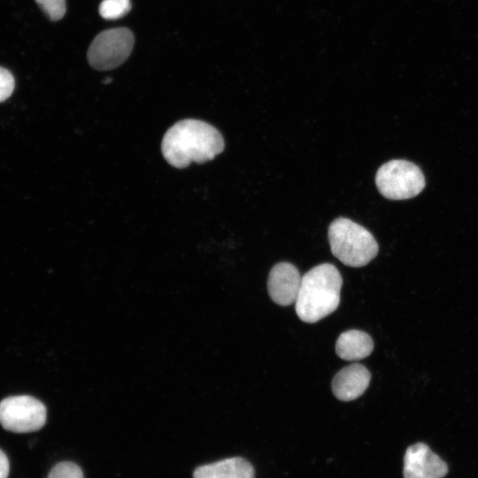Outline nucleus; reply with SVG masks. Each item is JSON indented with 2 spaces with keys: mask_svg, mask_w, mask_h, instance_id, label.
I'll list each match as a JSON object with an SVG mask.
<instances>
[{
  "mask_svg": "<svg viewBox=\"0 0 478 478\" xmlns=\"http://www.w3.org/2000/svg\"><path fill=\"white\" fill-rule=\"evenodd\" d=\"M224 150L221 134L212 125L198 120H183L165 134L161 150L165 159L176 168L192 162L203 164L213 159Z\"/></svg>",
  "mask_w": 478,
  "mask_h": 478,
  "instance_id": "f257e3e1",
  "label": "nucleus"
},
{
  "mask_svg": "<svg viewBox=\"0 0 478 478\" xmlns=\"http://www.w3.org/2000/svg\"><path fill=\"white\" fill-rule=\"evenodd\" d=\"M342 284V276L332 264H320L305 273L295 303L299 319L314 323L336 310Z\"/></svg>",
  "mask_w": 478,
  "mask_h": 478,
  "instance_id": "f03ea898",
  "label": "nucleus"
},
{
  "mask_svg": "<svg viewBox=\"0 0 478 478\" xmlns=\"http://www.w3.org/2000/svg\"><path fill=\"white\" fill-rule=\"evenodd\" d=\"M328 240L333 255L351 267L367 265L378 253L374 235L346 218H337L330 224Z\"/></svg>",
  "mask_w": 478,
  "mask_h": 478,
  "instance_id": "7ed1b4c3",
  "label": "nucleus"
},
{
  "mask_svg": "<svg viewBox=\"0 0 478 478\" xmlns=\"http://www.w3.org/2000/svg\"><path fill=\"white\" fill-rule=\"evenodd\" d=\"M375 183L388 199L404 200L419 195L425 187L424 175L418 166L403 159H393L377 171Z\"/></svg>",
  "mask_w": 478,
  "mask_h": 478,
  "instance_id": "20e7f679",
  "label": "nucleus"
},
{
  "mask_svg": "<svg viewBox=\"0 0 478 478\" xmlns=\"http://www.w3.org/2000/svg\"><path fill=\"white\" fill-rule=\"evenodd\" d=\"M135 42L133 33L126 27L99 33L89 47V64L96 70H110L120 66L129 57Z\"/></svg>",
  "mask_w": 478,
  "mask_h": 478,
  "instance_id": "39448f33",
  "label": "nucleus"
},
{
  "mask_svg": "<svg viewBox=\"0 0 478 478\" xmlns=\"http://www.w3.org/2000/svg\"><path fill=\"white\" fill-rule=\"evenodd\" d=\"M46 408L38 399L26 395L12 396L0 402V424L7 431L29 433L46 422Z\"/></svg>",
  "mask_w": 478,
  "mask_h": 478,
  "instance_id": "423d86ee",
  "label": "nucleus"
},
{
  "mask_svg": "<svg viewBox=\"0 0 478 478\" xmlns=\"http://www.w3.org/2000/svg\"><path fill=\"white\" fill-rule=\"evenodd\" d=\"M447 464L430 448L417 443L407 448L404 457V478H443Z\"/></svg>",
  "mask_w": 478,
  "mask_h": 478,
  "instance_id": "0eeeda50",
  "label": "nucleus"
},
{
  "mask_svg": "<svg viewBox=\"0 0 478 478\" xmlns=\"http://www.w3.org/2000/svg\"><path fill=\"white\" fill-rule=\"evenodd\" d=\"M297 267L288 262L276 264L270 271L267 289L270 298L277 305L286 306L296 303L301 285Z\"/></svg>",
  "mask_w": 478,
  "mask_h": 478,
  "instance_id": "6e6552de",
  "label": "nucleus"
},
{
  "mask_svg": "<svg viewBox=\"0 0 478 478\" xmlns=\"http://www.w3.org/2000/svg\"><path fill=\"white\" fill-rule=\"evenodd\" d=\"M370 372L361 364L354 363L341 369L333 378L332 391L342 401H351L367 389Z\"/></svg>",
  "mask_w": 478,
  "mask_h": 478,
  "instance_id": "1a4fd4ad",
  "label": "nucleus"
},
{
  "mask_svg": "<svg viewBox=\"0 0 478 478\" xmlns=\"http://www.w3.org/2000/svg\"><path fill=\"white\" fill-rule=\"evenodd\" d=\"M194 478H255L252 465L245 459L234 457L198 466Z\"/></svg>",
  "mask_w": 478,
  "mask_h": 478,
  "instance_id": "9d476101",
  "label": "nucleus"
},
{
  "mask_svg": "<svg viewBox=\"0 0 478 478\" xmlns=\"http://www.w3.org/2000/svg\"><path fill=\"white\" fill-rule=\"evenodd\" d=\"M373 350L374 342L371 336L356 329L342 333L335 343L338 357L348 361L362 359L369 356Z\"/></svg>",
  "mask_w": 478,
  "mask_h": 478,
  "instance_id": "9b49d317",
  "label": "nucleus"
},
{
  "mask_svg": "<svg viewBox=\"0 0 478 478\" xmlns=\"http://www.w3.org/2000/svg\"><path fill=\"white\" fill-rule=\"evenodd\" d=\"M130 9V0H103L98 11L105 19H117L125 16Z\"/></svg>",
  "mask_w": 478,
  "mask_h": 478,
  "instance_id": "f8f14e48",
  "label": "nucleus"
},
{
  "mask_svg": "<svg viewBox=\"0 0 478 478\" xmlns=\"http://www.w3.org/2000/svg\"><path fill=\"white\" fill-rule=\"evenodd\" d=\"M47 478H84L81 467L73 462L63 461L55 465Z\"/></svg>",
  "mask_w": 478,
  "mask_h": 478,
  "instance_id": "ddd939ff",
  "label": "nucleus"
},
{
  "mask_svg": "<svg viewBox=\"0 0 478 478\" xmlns=\"http://www.w3.org/2000/svg\"><path fill=\"white\" fill-rule=\"evenodd\" d=\"M42 11L52 21L61 19L66 14V0H35Z\"/></svg>",
  "mask_w": 478,
  "mask_h": 478,
  "instance_id": "4468645a",
  "label": "nucleus"
},
{
  "mask_svg": "<svg viewBox=\"0 0 478 478\" xmlns=\"http://www.w3.org/2000/svg\"><path fill=\"white\" fill-rule=\"evenodd\" d=\"M15 87L13 75L7 69L0 66V103L6 100Z\"/></svg>",
  "mask_w": 478,
  "mask_h": 478,
  "instance_id": "2eb2a0df",
  "label": "nucleus"
},
{
  "mask_svg": "<svg viewBox=\"0 0 478 478\" xmlns=\"http://www.w3.org/2000/svg\"><path fill=\"white\" fill-rule=\"evenodd\" d=\"M9 460L5 453L0 450V478H7L9 474Z\"/></svg>",
  "mask_w": 478,
  "mask_h": 478,
  "instance_id": "dca6fc26",
  "label": "nucleus"
}]
</instances>
